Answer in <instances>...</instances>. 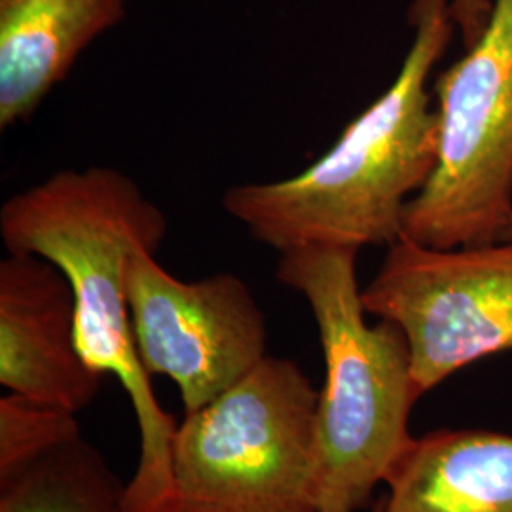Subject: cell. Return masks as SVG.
I'll return each mask as SVG.
<instances>
[{
    "mask_svg": "<svg viewBox=\"0 0 512 512\" xmlns=\"http://www.w3.org/2000/svg\"><path fill=\"white\" fill-rule=\"evenodd\" d=\"M412 44L391 86L293 177L230 186L222 209L277 253L321 243L363 249L403 236L408 202L439 154L429 78L454 37L450 0H412Z\"/></svg>",
    "mask_w": 512,
    "mask_h": 512,
    "instance_id": "obj_1",
    "label": "cell"
},
{
    "mask_svg": "<svg viewBox=\"0 0 512 512\" xmlns=\"http://www.w3.org/2000/svg\"><path fill=\"white\" fill-rule=\"evenodd\" d=\"M167 230L164 209L124 171L107 165L57 171L0 207L6 253L40 256L69 279L80 355L97 374L118 378L148 446L169 439L177 421L156 399L137 351L126 262L137 245L158 253Z\"/></svg>",
    "mask_w": 512,
    "mask_h": 512,
    "instance_id": "obj_2",
    "label": "cell"
},
{
    "mask_svg": "<svg viewBox=\"0 0 512 512\" xmlns=\"http://www.w3.org/2000/svg\"><path fill=\"white\" fill-rule=\"evenodd\" d=\"M277 281L304 296L317 323L325 385L315 416L317 512L363 509L414 437L420 399L403 330L366 323L359 249L311 243L279 253Z\"/></svg>",
    "mask_w": 512,
    "mask_h": 512,
    "instance_id": "obj_3",
    "label": "cell"
},
{
    "mask_svg": "<svg viewBox=\"0 0 512 512\" xmlns=\"http://www.w3.org/2000/svg\"><path fill=\"white\" fill-rule=\"evenodd\" d=\"M317 403L302 366L266 355L186 414L171 444L175 512H317Z\"/></svg>",
    "mask_w": 512,
    "mask_h": 512,
    "instance_id": "obj_4",
    "label": "cell"
},
{
    "mask_svg": "<svg viewBox=\"0 0 512 512\" xmlns=\"http://www.w3.org/2000/svg\"><path fill=\"white\" fill-rule=\"evenodd\" d=\"M492 2L475 44L437 78V165L403 222L404 238L425 247H475L511 234L512 0Z\"/></svg>",
    "mask_w": 512,
    "mask_h": 512,
    "instance_id": "obj_5",
    "label": "cell"
},
{
    "mask_svg": "<svg viewBox=\"0 0 512 512\" xmlns=\"http://www.w3.org/2000/svg\"><path fill=\"white\" fill-rule=\"evenodd\" d=\"M361 294L366 313L403 330L420 395L512 351V241L435 249L403 236Z\"/></svg>",
    "mask_w": 512,
    "mask_h": 512,
    "instance_id": "obj_6",
    "label": "cell"
},
{
    "mask_svg": "<svg viewBox=\"0 0 512 512\" xmlns=\"http://www.w3.org/2000/svg\"><path fill=\"white\" fill-rule=\"evenodd\" d=\"M131 329L150 376L181 391L186 414L219 399L268 355V323L236 274L183 281L137 245L126 262Z\"/></svg>",
    "mask_w": 512,
    "mask_h": 512,
    "instance_id": "obj_7",
    "label": "cell"
},
{
    "mask_svg": "<svg viewBox=\"0 0 512 512\" xmlns=\"http://www.w3.org/2000/svg\"><path fill=\"white\" fill-rule=\"evenodd\" d=\"M101 382L76 344L69 279L40 256L8 253L0 260L2 387L76 414L93 403Z\"/></svg>",
    "mask_w": 512,
    "mask_h": 512,
    "instance_id": "obj_8",
    "label": "cell"
},
{
    "mask_svg": "<svg viewBox=\"0 0 512 512\" xmlns=\"http://www.w3.org/2000/svg\"><path fill=\"white\" fill-rule=\"evenodd\" d=\"M129 0H0V129L29 122Z\"/></svg>",
    "mask_w": 512,
    "mask_h": 512,
    "instance_id": "obj_9",
    "label": "cell"
},
{
    "mask_svg": "<svg viewBox=\"0 0 512 512\" xmlns=\"http://www.w3.org/2000/svg\"><path fill=\"white\" fill-rule=\"evenodd\" d=\"M378 512H512V435L442 429L410 442Z\"/></svg>",
    "mask_w": 512,
    "mask_h": 512,
    "instance_id": "obj_10",
    "label": "cell"
},
{
    "mask_svg": "<svg viewBox=\"0 0 512 512\" xmlns=\"http://www.w3.org/2000/svg\"><path fill=\"white\" fill-rule=\"evenodd\" d=\"M126 486L80 435L0 480V512H128Z\"/></svg>",
    "mask_w": 512,
    "mask_h": 512,
    "instance_id": "obj_11",
    "label": "cell"
},
{
    "mask_svg": "<svg viewBox=\"0 0 512 512\" xmlns=\"http://www.w3.org/2000/svg\"><path fill=\"white\" fill-rule=\"evenodd\" d=\"M76 437L80 427L74 412L8 391L0 399V480Z\"/></svg>",
    "mask_w": 512,
    "mask_h": 512,
    "instance_id": "obj_12",
    "label": "cell"
},
{
    "mask_svg": "<svg viewBox=\"0 0 512 512\" xmlns=\"http://www.w3.org/2000/svg\"><path fill=\"white\" fill-rule=\"evenodd\" d=\"M494 2L492 0H450V14L461 31L465 48L473 46L484 31Z\"/></svg>",
    "mask_w": 512,
    "mask_h": 512,
    "instance_id": "obj_13",
    "label": "cell"
},
{
    "mask_svg": "<svg viewBox=\"0 0 512 512\" xmlns=\"http://www.w3.org/2000/svg\"><path fill=\"white\" fill-rule=\"evenodd\" d=\"M511 236H512V228H511Z\"/></svg>",
    "mask_w": 512,
    "mask_h": 512,
    "instance_id": "obj_14",
    "label": "cell"
}]
</instances>
